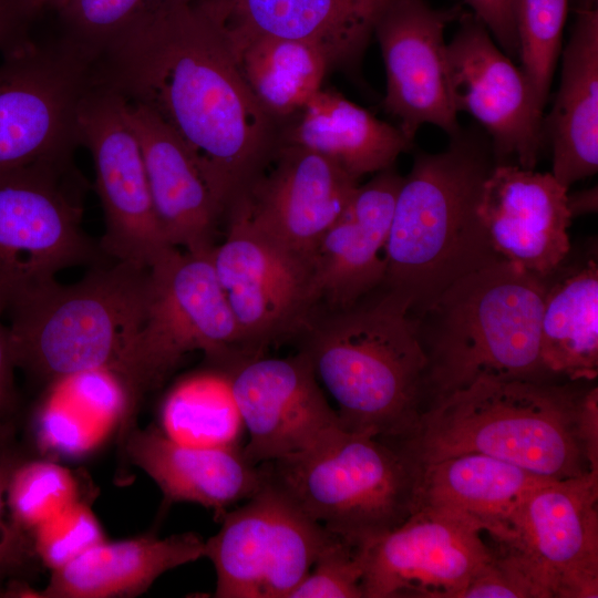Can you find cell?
<instances>
[{
  "label": "cell",
  "mask_w": 598,
  "mask_h": 598,
  "mask_svg": "<svg viewBox=\"0 0 598 598\" xmlns=\"http://www.w3.org/2000/svg\"><path fill=\"white\" fill-rule=\"evenodd\" d=\"M93 75L186 144L225 218L281 146L282 123L258 102L221 24L196 0H161L105 50Z\"/></svg>",
  "instance_id": "1"
},
{
  "label": "cell",
  "mask_w": 598,
  "mask_h": 598,
  "mask_svg": "<svg viewBox=\"0 0 598 598\" xmlns=\"http://www.w3.org/2000/svg\"><path fill=\"white\" fill-rule=\"evenodd\" d=\"M496 165L486 133L462 128L439 153H419L396 197L378 291L413 319L455 280L499 258L478 216Z\"/></svg>",
  "instance_id": "2"
},
{
  "label": "cell",
  "mask_w": 598,
  "mask_h": 598,
  "mask_svg": "<svg viewBox=\"0 0 598 598\" xmlns=\"http://www.w3.org/2000/svg\"><path fill=\"white\" fill-rule=\"evenodd\" d=\"M296 338L343 430L390 442L414 431L427 358L400 306L375 290L347 308L316 309Z\"/></svg>",
  "instance_id": "3"
},
{
  "label": "cell",
  "mask_w": 598,
  "mask_h": 598,
  "mask_svg": "<svg viewBox=\"0 0 598 598\" xmlns=\"http://www.w3.org/2000/svg\"><path fill=\"white\" fill-rule=\"evenodd\" d=\"M546 287L498 259L455 280L415 318L426 406L481 378L557 381L540 353Z\"/></svg>",
  "instance_id": "4"
},
{
  "label": "cell",
  "mask_w": 598,
  "mask_h": 598,
  "mask_svg": "<svg viewBox=\"0 0 598 598\" xmlns=\"http://www.w3.org/2000/svg\"><path fill=\"white\" fill-rule=\"evenodd\" d=\"M584 391L557 381L481 378L427 405L392 442L415 463L476 452L546 478L589 471L577 436Z\"/></svg>",
  "instance_id": "5"
},
{
  "label": "cell",
  "mask_w": 598,
  "mask_h": 598,
  "mask_svg": "<svg viewBox=\"0 0 598 598\" xmlns=\"http://www.w3.org/2000/svg\"><path fill=\"white\" fill-rule=\"evenodd\" d=\"M148 276V268L104 261L75 283L55 279L17 301L7 312L17 369L47 386L111 370L141 324Z\"/></svg>",
  "instance_id": "6"
},
{
  "label": "cell",
  "mask_w": 598,
  "mask_h": 598,
  "mask_svg": "<svg viewBox=\"0 0 598 598\" xmlns=\"http://www.w3.org/2000/svg\"><path fill=\"white\" fill-rule=\"evenodd\" d=\"M264 482L330 533L365 546L414 511L419 464L396 444L343 429L303 453L259 464Z\"/></svg>",
  "instance_id": "7"
},
{
  "label": "cell",
  "mask_w": 598,
  "mask_h": 598,
  "mask_svg": "<svg viewBox=\"0 0 598 598\" xmlns=\"http://www.w3.org/2000/svg\"><path fill=\"white\" fill-rule=\"evenodd\" d=\"M148 270L141 324L111 369L125 393L121 444L136 426L138 402L161 388L186 354L202 351L209 364L226 369L246 359L212 251L171 247Z\"/></svg>",
  "instance_id": "8"
},
{
  "label": "cell",
  "mask_w": 598,
  "mask_h": 598,
  "mask_svg": "<svg viewBox=\"0 0 598 598\" xmlns=\"http://www.w3.org/2000/svg\"><path fill=\"white\" fill-rule=\"evenodd\" d=\"M85 186L73 161L0 172V318L61 270L106 261L82 228Z\"/></svg>",
  "instance_id": "9"
},
{
  "label": "cell",
  "mask_w": 598,
  "mask_h": 598,
  "mask_svg": "<svg viewBox=\"0 0 598 598\" xmlns=\"http://www.w3.org/2000/svg\"><path fill=\"white\" fill-rule=\"evenodd\" d=\"M489 536L537 598H597L598 471L543 478Z\"/></svg>",
  "instance_id": "10"
},
{
  "label": "cell",
  "mask_w": 598,
  "mask_h": 598,
  "mask_svg": "<svg viewBox=\"0 0 598 598\" xmlns=\"http://www.w3.org/2000/svg\"><path fill=\"white\" fill-rule=\"evenodd\" d=\"M93 64L59 40L3 56L0 63V172L73 161L78 116Z\"/></svg>",
  "instance_id": "11"
},
{
  "label": "cell",
  "mask_w": 598,
  "mask_h": 598,
  "mask_svg": "<svg viewBox=\"0 0 598 598\" xmlns=\"http://www.w3.org/2000/svg\"><path fill=\"white\" fill-rule=\"evenodd\" d=\"M205 540L217 598H289L334 534L264 482Z\"/></svg>",
  "instance_id": "12"
},
{
  "label": "cell",
  "mask_w": 598,
  "mask_h": 598,
  "mask_svg": "<svg viewBox=\"0 0 598 598\" xmlns=\"http://www.w3.org/2000/svg\"><path fill=\"white\" fill-rule=\"evenodd\" d=\"M226 219L212 260L248 359L303 329L317 309L312 265L241 215Z\"/></svg>",
  "instance_id": "13"
},
{
  "label": "cell",
  "mask_w": 598,
  "mask_h": 598,
  "mask_svg": "<svg viewBox=\"0 0 598 598\" xmlns=\"http://www.w3.org/2000/svg\"><path fill=\"white\" fill-rule=\"evenodd\" d=\"M80 145L93 158L105 221L100 241L111 260L150 268L171 246L158 225L138 138L122 96L93 79L78 116Z\"/></svg>",
  "instance_id": "14"
},
{
  "label": "cell",
  "mask_w": 598,
  "mask_h": 598,
  "mask_svg": "<svg viewBox=\"0 0 598 598\" xmlns=\"http://www.w3.org/2000/svg\"><path fill=\"white\" fill-rule=\"evenodd\" d=\"M446 44L447 75L456 112L484 128L496 164L534 169L546 144L543 109L512 59L484 23L463 11Z\"/></svg>",
  "instance_id": "15"
},
{
  "label": "cell",
  "mask_w": 598,
  "mask_h": 598,
  "mask_svg": "<svg viewBox=\"0 0 598 598\" xmlns=\"http://www.w3.org/2000/svg\"><path fill=\"white\" fill-rule=\"evenodd\" d=\"M475 523L416 508L402 524L364 546L363 598H461L493 556Z\"/></svg>",
  "instance_id": "16"
},
{
  "label": "cell",
  "mask_w": 598,
  "mask_h": 598,
  "mask_svg": "<svg viewBox=\"0 0 598 598\" xmlns=\"http://www.w3.org/2000/svg\"><path fill=\"white\" fill-rule=\"evenodd\" d=\"M255 465L309 451L342 429L309 362L264 354L226 369Z\"/></svg>",
  "instance_id": "17"
},
{
  "label": "cell",
  "mask_w": 598,
  "mask_h": 598,
  "mask_svg": "<svg viewBox=\"0 0 598 598\" xmlns=\"http://www.w3.org/2000/svg\"><path fill=\"white\" fill-rule=\"evenodd\" d=\"M462 7L433 8L426 0H393L374 27L386 74L384 110L414 140L423 124L450 137L458 133L447 75L445 28Z\"/></svg>",
  "instance_id": "18"
},
{
  "label": "cell",
  "mask_w": 598,
  "mask_h": 598,
  "mask_svg": "<svg viewBox=\"0 0 598 598\" xmlns=\"http://www.w3.org/2000/svg\"><path fill=\"white\" fill-rule=\"evenodd\" d=\"M358 186L359 179L328 157L281 144L228 214L241 215L312 265L320 240L343 214Z\"/></svg>",
  "instance_id": "19"
},
{
  "label": "cell",
  "mask_w": 598,
  "mask_h": 598,
  "mask_svg": "<svg viewBox=\"0 0 598 598\" xmlns=\"http://www.w3.org/2000/svg\"><path fill=\"white\" fill-rule=\"evenodd\" d=\"M477 212L493 251L540 278L554 274L569 254L568 188L551 173L496 164Z\"/></svg>",
  "instance_id": "20"
},
{
  "label": "cell",
  "mask_w": 598,
  "mask_h": 598,
  "mask_svg": "<svg viewBox=\"0 0 598 598\" xmlns=\"http://www.w3.org/2000/svg\"><path fill=\"white\" fill-rule=\"evenodd\" d=\"M404 176L393 166L359 185L339 219L327 230L312 257L317 309L350 307L378 290L384 246Z\"/></svg>",
  "instance_id": "21"
},
{
  "label": "cell",
  "mask_w": 598,
  "mask_h": 598,
  "mask_svg": "<svg viewBox=\"0 0 598 598\" xmlns=\"http://www.w3.org/2000/svg\"><path fill=\"white\" fill-rule=\"evenodd\" d=\"M393 0H224L203 7L221 24L233 53L250 41L277 38L324 48L337 66H355Z\"/></svg>",
  "instance_id": "22"
},
{
  "label": "cell",
  "mask_w": 598,
  "mask_h": 598,
  "mask_svg": "<svg viewBox=\"0 0 598 598\" xmlns=\"http://www.w3.org/2000/svg\"><path fill=\"white\" fill-rule=\"evenodd\" d=\"M123 101L140 142L155 215L166 241L187 252H210L225 214L199 163L152 111Z\"/></svg>",
  "instance_id": "23"
},
{
  "label": "cell",
  "mask_w": 598,
  "mask_h": 598,
  "mask_svg": "<svg viewBox=\"0 0 598 598\" xmlns=\"http://www.w3.org/2000/svg\"><path fill=\"white\" fill-rule=\"evenodd\" d=\"M122 446L130 462L157 484L167 504L195 503L212 509L217 520L264 485L259 465L246 457L243 446H192L153 425L133 427Z\"/></svg>",
  "instance_id": "24"
},
{
  "label": "cell",
  "mask_w": 598,
  "mask_h": 598,
  "mask_svg": "<svg viewBox=\"0 0 598 598\" xmlns=\"http://www.w3.org/2000/svg\"><path fill=\"white\" fill-rule=\"evenodd\" d=\"M560 84L545 120L554 177L565 187L598 169V10L576 11Z\"/></svg>",
  "instance_id": "25"
},
{
  "label": "cell",
  "mask_w": 598,
  "mask_h": 598,
  "mask_svg": "<svg viewBox=\"0 0 598 598\" xmlns=\"http://www.w3.org/2000/svg\"><path fill=\"white\" fill-rule=\"evenodd\" d=\"M205 540L195 533L164 538L145 535L91 547L51 570L39 598H115L145 592L164 573L204 558Z\"/></svg>",
  "instance_id": "26"
},
{
  "label": "cell",
  "mask_w": 598,
  "mask_h": 598,
  "mask_svg": "<svg viewBox=\"0 0 598 598\" xmlns=\"http://www.w3.org/2000/svg\"><path fill=\"white\" fill-rule=\"evenodd\" d=\"M281 144L319 153L360 179L393 166L413 141L341 93L321 89L282 124Z\"/></svg>",
  "instance_id": "27"
},
{
  "label": "cell",
  "mask_w": 598,
  "mask_h": 598,
  "mask_svg": "<svg viewBox=\"0 0 598 598\" xmlns=\"http://www.w3.org/2000/svg\"><path fill=\"white\" fill-rule=\"evenodd\" d=\"M543 478L491 455L461 453L419 464L414 511L425 507L445 512L493 535Z\"/></svg>",
  "instance_id": "28"
},
{
  "label": "cell",
  "mask_w": 598,
  "mask_h": 598,
  "mask_svg": "<svg viewBox=\"0 0 598 598\" xmlns=\"http://www.w3.org/2000/svg\"><path fill=\"white\" fill-rule=\"evenodd\" d=\"M540 353L546 369L556 379L591 381L597 378L596 259L589 258L581 265L565 268L554 282L549 285L547 281L540 322Z\"/></svg>",
  "instance_id": "29"
},
{
  "label": "cell",
  "mask_w": 598,
  "mask_h": 598,
  "mask_svg": "<svg viewBox=\"0 0 598 598\" xmlns=\"http://www.w3.org/2000/svg\"><path fill=\"white\" fill-rule=\"evenodd\" d=\"M234 55L258 102L282 124L322 89L327 73L337 68L324 48L300 40L260 38Z\"/></svg>",
  "instance_id": "30"
},
{
  "label": "cell",
  "mask_w": 598,
  "mask_h": 598,
  "mask_svg": "<svg viewBox=\"0 0 598 598\" xmlns=\"http://www.w3.org/2000/svg\"><path fill=\"white\" fill-rule=\"evenodd\" d=\"M159 430L169 439L198 447H240L244 422L225 368L186 375L167 392Z\"/></svg>",
  "instance_id": "31"
},
{
  "label": "cell",
  "mask_w": 598,
  "mask_h": 598,
  "mask_svg": "<svg viewBox=\"0 0 598 598\" xmlns=\"http://www.w3.org/2000/svg\"><path fill=\"white\" fill-rule=\"evenodd\" d=\"M35 417L38 445L44 451L79 456L99 446L121 414L71 378L50 385Z\"/></svg>",
  "instance_id": "32"
},
{
  "label": "cell",
  "mask_w": 598,
  "mask_h": 598,
  "mask_svg": "<svg viewBox=\"0 0 598 598\" xmlns=\"http://www.w3.org/2000/svg\"><path fill=\"white\" fill-rule=\"evenodd\" d=\"M570 0H512L520 70L544 110L551 85Z\"/></svg>",
  "instance_id": "33"
},
{
  "label": "cell",
  "mask_w": 598,
  "mask_h": 598,
  "mask_svg": "<svg viewBox=\"0 0 598 598\" xmlns=\"http://www.w3.org/2000/svg\"><path fill=\"white\" fill-rule=\"evenodd\" d=\"M161 0H63L55 10L58 39L93 65L127 29Z\"/></svg>",
  "instance_id": "34"
},
{
  "label": "cell",
  "mask_w": 598,
  "mask_h": 598,
  "mask_svg": "<svg viewBox=\"0 0 598 598\" xmlns=\"http://www.w3.org/2000/svg\"><path fill=\"white\" fill-rule=\"evenodd\" d=\"M78 501L75 476L49 460H25L12 473L6 492L11 518L30 534Z\"/></svg>",
  "instance_id": "35"
},
{
  "label": "cell",
  "mask_w": 598,
  "mask_h": 598,
  "mask_svg": "<svg viewBox=\"0 0 598 598\" xmlns=\"http://www.w3.org/2000/svg\"><path fill=\"white\" fill-rule=\"evenodd\" d=\"M31 537L38 559L51 570L105 540L100 522L81 499L35 527Z\"/></svg>",
  "instance_id": "36"
},
{
  "label": "cell",
  "mask_w": 598,
  "mask_h": 598,
  "mask_svg": "<svg viewBox=\"0 0 598 598\" xmlns=\"http://www.w3.org/2000/svg\"><path fill=\"white\" fill-rule=\"evenodd\" d=\"M363 551L364 546L336 535L289 598H363Z\"/></svg>",
  "instance_id": "37"
},
{
  "label": "cell",
  "mask_w": 598,
  "mask_h": 598,
  "mask_svg": "<svg viewBox=\"0 0 598 598\" xmlns=\"http://www.w3.org/2000/svg\"><path fill=\"white\" fill-rule=\"evenodd\" d=\"M30 458L16 439L14 426L0 431V597L2 585L22 580L38 558L31 534L18 526L10 515L4 516L6 492L14 470Z\"/></svg>",
  "instance_id": "38"
},
{
  "label": "cell",
  "mask_w": 598,
  "mask_h": 598,
  "mask_svg": "<svg viewBox=\"0 0 598 598\" xmlns=\"http://www.w3.org/2000/svg\"><path fill=\"white\" fill-rule=\"evenodd\" d=\"M493 556L471 579L461 598H536L520 571L493 547Z\"/></svg>",
  "instance_id": "39"
},
{
  "label": "cell",
  "mask_w": 598,
  "mask_h": 598,
  "mask_svg": "<svg viewBox=\"0 0 598 598\" xmlns=\"http://www.w3.org/2000/svg\"><path fill=\"white\" fill-rule=\"evenodd\" d=\"M43 11L41 0H0V53L3 56L33 42L31 29Z\"/></svg>",
  "instance_id": "40"
},
{
  "label": "cell",
  "mask_w": 598,
  "mask_h": 598,
  "mask_svg": "<svg viewBox=\"0 0 598 598\" xmlns=\"http://www.w3.org/2000/svg\"><path fill=\"white\" fill-rule=\"evenodd\" d=\"M487 28L506 55L518 58V41L512 14V0H463Z\"/></svg>",
  "instance_id": "41"
},
{
  "label": "cell",
  "mask_w": 598,
  "mask_h": 598,
  "mask_svg": "<svg viewBox=\"0 0 598 598\" xmlns=\"http://www.w3.org/2000/svg\"><path fill=\"white\" fill-rule=\"evenodd\" d=\"M16 370L9 329L1 322L0 318V431L14 425V419L19 411Z\"/></svg>",
  "instance_id": "42"
},
{
  "label": "cell",
  "mask_w": 598,
  "mask_h": 598,
  "mask_svg": "<svg viewBox=\"0 0 598 598\" xmlns=\"http://www.w3.org/2000/svg\"><path fill=\"white\" fill-rule=\"evenodd\" d=\"M577 436L589 471H598V388L584 391L577 415Z\"/></svg>",
  "instance_id": "43"
},
{
  "label": "cell",
  "mask_w": 598,
  "mask_h": 598,
  "mask_svg": "<svg viewBox=\"0 0 598 598\" xmlns=\"http://www.w3.org/2000/svg\"><path fill=\"white\" fill-rule=\"evenodd\" d=\"M568 206L573 217L578 214L592 212L597 208L596 189L568 195Z\"/></svg>",
  "instance_id": "44"
},
{
  "label": "cell",
  "mask_w": 598,
  "mask_h": 598,
  "mask_svg": "<svg viewBox=\"0 0 598 598\" xmlns=\"http://www.w3.org/2000/svg\"><path fill=\"white\" fill-rule=\"evenodd\" d=\"M571 9L576 11L597 9V0H570Z\"/></svg>",
  "instance_id": "45"
},
{
  "label": "cell",
  "mask_w": 598,
  "mask_h": 598,
  "mask_svg": "<svg viewBox=\"0 0 598 598\" xmlns=\"http://www.w3.org/2000/svg\"><path fill=\"white\" fill-rule=\"evenodd\" d=\"M62 1L63 0H41L45 10H53V11H55L60 7Z\"/></svg>",
  "instance_id": "46"
},
{
  "label": "cell",
  "mask_w": 598,
  "mask_h": 598,
  "mask_svg": "<svg viewBox=\"0 0 598 598\" xmlns=\"http://www.w3.org/2000/svg\"><path fill=\"white\" fill-rule=\"evenodd\" d=\"M200 2L207 4V6H214V4H217L224 0H199Z\"/></svg>",
  "instance_id": "47"
}]
</instances>
